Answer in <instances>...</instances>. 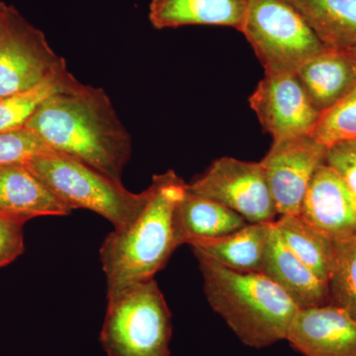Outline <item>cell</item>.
<instances>
[{
  "label": "cell",
  "instance_id": "obj_1",
  "mask_svg": "<svg viewBox=\"0 0 356 356\" xmlns=\"http://www.w3.org/2000/svg\"><path fill=\"white\" fill-rule=\"evenodd\" d=\"M25 127L51 152L121 181L132 138L102 88L77 83L44 100Z\"/></svg>",
  "mask_w": 356,
  "mask_h": 356
},
{
  "label": "cell",
  "instance_id": "obj_2",
  "mask_svg": "<svg viewBox=\"0 0 356 356\" xmlns=\"http://www.w3.org/2000/svg\"><path fill=\"white\" fill-rule=\"evenodd\" d=\"M139 216L126 228L115 229L103 241L100 261L107 295L132 283L154 277L180 247L177 211L187 184L173 170L153 177Z\"/></svg>",
  "mask_w": 356,
  "mask_h": 356
},
{
  "label": "cell",
  "instance_id": "obj_3",
  "mask_svg": "<svg viewBox=\"0 0 356 356\" xmlns=\"http://www.w3.org/2000/svg\"><path fill=\"white\" fill-rule=\"evenodd\" d=\"M193 252L208 303L243 343L264 348L286 341L290 324L299 310L286 293L264 273L233 270Z\"/></svg>",
  "mask_w": 356,
  "mask_h": 356
},
{
  "label": "cell",
  "instance_id": "obj_4",
  "mask_svg": "<svg viewBox=\"0 0 356 356\" xmlns=\"http://www.w3.org/2000/svg\"><path fill=\"white\" fill-rule=\"evenodd\" d=\"M100 343L109 356H170L172 314L154 277L107 295Z\"/></svg>",
  "mask_w": 356,
  "mask_h": 356
},
{
  "label": "cell",
  "instance_id": "obj_5",
  "mask_svg": "<svg viewBox=\"0 0 356 356\" xmlns=\"http://www.w3.org/2000/svg\"><path fill=\"white\" fill-rule=\"evenodd\" d=\"M25 165L70 209L92 211L115 229L130 225L147 200V189L134 193L119 180L55 152L39 154Z\"/></svg>",
  "mask_w": 356,
  "mask_h": 356
},
{
  "label": "cell",
  "instance_id": "obj_6",
  "mask_svg": "<svg viewBox=\"0 0 356 356\" xmlns=\"http://www.w3.org/2000/svg\"><path fill=\"white\" fill-rule=\"evenodd\" d=\"M266 74H296L325 46L290 0H248L242 31Z\"/></svg>",
  "mask_w": 356,
  "mask_h": 356
},
{
  "label": "cell",
  "instance_id": "obj_7",
  "mask_svg": "<svg viewBox=\"0 0 356 356\" xmlns=\"http://www.w3.org/2000/svg\"><path fill=\"white\" fill-rule=\"evenodd\" d=\"M64 64L44 33L7 6L0 16V96L36 88Z\"/></svg>",
  "mask_w": 356,
  "mask_h": 356
},
{
  "label": "cell",
  "instance_id": "obj_8",
  "mask_svg": "<svg viewBox=\"0 0 356 356\" xmlns=\"http://www.w3.org/2000/svg\"><path fill=\"white\" fill-rule=\"evenodd\" d=\"M187 188L192 193L222 204L248 222H273L275 203L261 163L222 156Z\"/></svg>",
  "mask_w": 356,
  "mask_h": 356
},
{
  "label": "cell",
  "instance_id": "obj_9",
  "mask_svg": "<svg viewBox=\"0 0 356 356\" xmlns=\"http://www.w3.org/2000/svg\"><path fill=\"white\" fill-rule=\"evenodd\" d=\"M327 149L312 136L273 140L259 163L264 168L280 216L299 215L316 172Z\"/></svg>",
  "mask_w": 356,
  "mask_h": 356
},
{
  "label": "cell",
  "instance_id": "obj_10",
  "mask_svg": "<svg viewBox=\"0 0 356 356\" xmlns=\"http://www.w3.org/2000/svg\"><path fill=\"white\" fill-rule=\"evenodd\" d=\"M248 102L273 140L312 135L320 116L292 72L266 74Z\"/></svg>",
  "mask_w": 356,
  "mask_h": 356
},
{
  "label": "cell",
  "instance_id": "obj_11",
  "mask_svg": "<svg viewBox=\"0 0 356 356\" xmlns=\"http://www.w3.org/2000/svg\"><path fill=\"white\" fill-rule=\"evenodd\" d=\"M286 341L304 356H356V320L332 303L299 309Z\"/></svg>",
  "mask_w": 356,
  "mask_h": 356
},
{
  "label": "cell",
  "instance_id": "obj_12",
  "mask_svg": "<svg viewBox=\"0 0 356 356\" xmlns=\"http://www.w3.org/2000/svg\"><path fill=\"white\" fill-rule=\"evenodd\" d=\"M299 215L334 243L356 234V198L325 161L312 179Z\"/></svg>",
  "mask_w": 356,
  "mask_h": 356
},
{
  "label": "cell",
  "instance_id": "obj_13",
  "mask_svg": "<svg viewBox=\"0 0 356 356\" xmlns=\"http://www.w3.org/2000/svg\"><path fill=\"white\" fill-rule=\"evenodd\" d=\"M278 285L299 309L331 303L329 286L288 248L271 222L262 273Z\"/></svg>",
  "mask_w": 356,
  "mask_h": 356
},
{
  "label": "cell",
  "instance_id": "obj_14",
  "mask_svg": "<svg viewBox=\"0 0 356 356\" xmlns=\"http://www.w3.org/2000/svg\"><path fill=\"white\" fill-rule=\"evenodd\" d=\"M0 213L27 222L44 216L72 213L34 172L23 163L0 166Z\"/></svg>",
  "mask_w": 356,
  "mask_h": 356
},
{
  "label": "cell",
  "instance_id": "obj_15",
  "mask_svg": "<svg viewBox=\"0 0 356 356\" xmlns=\"http://www.w3.org/2000/svg\"><path fill=\"white\" fill-rule=\"evenodd\" d=\"M248 0H151L149 19L156 29L221 26L242 31Z\"/></svg>",
  "mask_w": 356,
  "mask_h": 356
},
{
  "label": "cell",
  "instance_id": "obj_16",
  "mask_svg": "<svg viewBox=\"0 0 356 356\" xmlns=\"http://www.w3.org/2000/svg\"><path fill=\"white\" fill-rule=\"evenodd\" d=\"M296 76L321 113L356 83V60L346 49L327 48L302 65Z\"/></svg>",
  "mask_w": 356,
  "mask_h": 356
},
{
  "label": "cell",
  "instance_id": "obj_17",
  "mask_svg": "<svg viewBox=\"0 0 356 356\" xmlns=\"http://www.w3.org/2000/svg\"><path fill=\"white\" fill-rule=\"evenodd\" d=\"M270 225L271 222H248L234 233L199 238L188 245L193 252H200L227 268L242 273H262Z\"/></svg>",
  "mask_w": 356,
  "mask_h": 356
},
{
  "label": "cell",
  "instance_id": "obj_18",
  "mask_svg": "<svg viewBox=\"0 0 356 356\" xmlns=\"http://www.w3.org/2000/svg\"><path fill=\"white\" fill-rule=\"evenodd\" d=\"M245 218L222 204L192 193L187 188L177 211L180 245L199 238H217L247 226Z\"/></svg>",
  "mask_w": 356,
  "mask_h": 356
},
{
  "label": "cell",
  "instance_id": "obj_19",
  "mask_svg": "<svg viewBox=\"0 0 356 356\" xmlns=\"http://www.w3.org/2000/svg\"><path fill=\"white\" fill-rule=\"evenodd\" d=\"M321 41L334 49L356 44V0H290Z\"/></svg>",
  "mask_w": 356,
  "mask_h": 356
},
{
  "label": "cell",
  "instance_id": "obj_20",
  "mask_svg": "<svg viewBox=\"0 0 356 356\" xmlns=\"http://www.w3.org/2000/svg\"><path fill=\"white\" fill-rule=\"evenodd\" d=\"M275 225L288 248L327 284L334 267L336 243L314 229L300 215L280 216Z\"/></svg>",
  "mask_w": 356,
  "mask_h": 356
},
{
  "label": "cell",
  "instance_id": "obj_21",
  "mask_svg": "<svg viewBox=\"0 0 356 356\" xmlns=\"http://www.w3.org/2000/svg\"><path fill=\"white\" fill-rule=\"evenodd\" d=\"M79 83L64 64L36 88L16 95L0 96V134L24 128L44 100Z\"/></svg>",
  "mask_w": 356,
  "mask_h": 356
},
{
  "label": "cell",
  "instance_id": "obj_22",
  "mask_svg": "<svg viewBox=\"0 0 356 356\" xmlns=\"http://www.w3.org/2000/svg\"><path fill=\"white\" fill-rule=\"evenodd\" d=\"M311 136L327 149L356 140V83L339 102L321 112Z\"/></svg>",
  "mask_w": 356,
  "mask_h": 356
},
{
  "label": "cell",
  "instance_id": "obj_23",
  "mask_svg": "<svg viewBox=\"0 0 356 356\" xmlns=\"http://www.w3.org/2000/svg\"><path fill=\"white\" fill-rule=\"evenodd\" d=\"M331 303L356 320V234L336 243V257L329 283Z\"/></svg>",
  "mask_w": 356,
  "mask_h": 356
},
{
  "label": "cell",
  "instance_id": "obj_24",
  "mask_svg": "<svg viewBox=\"0 0 356 356\" xmlns=\"http://www.w3.org/2000/svg\"><path fill=\"white\" fill-rule=\"evenodd\" d=\"M51 149L26 127L0 134V166L18 165Z\"/></svg>",
  "mask_w": 356,
  "mask_h": 356
},
{
  "label": "cell",
  "instance_id": "obj_25",
  "mask_svg": "<svg viewBox=\"0 0 356 356\" xmlns=\"http://www.w3.org/2000/svg\"><path fill=\"white\" fill-rule=\"evenodd\" d=\"M25 222L0 213V268L15 261L25 250Z\"/></svg>",
  "mask_w": 356,
  "mask_h": 356
},
{
  "label": "cell",
  "instance_id": "obj_26",
  "mask_svg": "<svg viewBox=\"0 0 356 356\" xmlns=\"http://www.w3.org/2000/svg\"><path fill=\"white\" fill-rule=\"evenodd\" d=\"M325 163L339 175L356 198V140L329 147Z\"/></svg>",
  "mask_w": 356,
  "mask_h": 356
},
{
  "label": "cell",
  "instance_id": "obj_27",
  "mask_svg": "<svg viewBox=\"0 0 356 356\" xmlns=\"http://www.w3.org/2000/svg\"><path fill=\"white\" fill-rule=\"evenodd\" d=\"M346 50H348V51H350L351 55H353V58H355L356 60V44H355V46L350 47V48L346 49Z\"/></svg>",
  "mask_w": 356,
  "mask_h": 356
},
{
  "label": "cell",
  "instance_id": "obj_28",
  "mask_svg": "<svg viewBox=\"0 0 356 356\" xmlns=\"http://www.w3.org/2000/svg\"><path fill=\"white\" fill-rule=\"evenodd\" d=\"M6 7L7 4L4 3L3 1H1V0H0V16H1L2 13H4V10H6Z\"/></svg>",
  "mask_w": 356,
  "mask_h": 356
}]
</instances>
